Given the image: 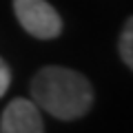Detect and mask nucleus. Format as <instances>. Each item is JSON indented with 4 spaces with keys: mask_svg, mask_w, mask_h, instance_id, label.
Returning <instances> with one entry per match:
<instances>
[{
    "mask_svg": "<svg viewBox=\"0 0 133 133\" xmlns=\"http://www.w3.org/2000/svg\"><path fill=\"white\" fill-rule=\"evenodd\" d=\"M36 104L58 120H78L93 104V89L78 71L64 66H44L31 82Z\"/></svg>",
    "mask_w": 133,
    "mask_h": 133,
    "instance_id": "obj_1",
    "label": "nucleus"
},
{
    "mask_svg": "<svg viewBox=\"0 0 133 133\" xmlns=\"http://www.w3.org/2000/svg\"><path fill=\"white\" fill-rule=\"evenodd\" d=\"M14 11L22 29L40 40L60 36L62 18L47 0H14Z\"/></svg>",
    "mask_w": 133,
    "mask_h": 133,
    "instance_id": "obj_2",
    "label": "nucleus"
},
{
    "mask_svg": "<svg viewBox=\"0 0 133 133\" xmlns=\"http://www.w3.org/2000/svg\"><path fill=\"white\" fill-rule=\"evenodd\" d=\"M0 133H44L40 107L24 98L11 100L9 107L2 111Z\"/></svg>",
    "mask_w": 133,
    "mask_h": 133,
    "instance_id": "obj_3",
    "label": "nucleus"
},
{
    "mask_svg": "<svg viewBox=\"0 0 133 133\" xmlns=\"http://www.w3.org/2000/svg\"><path fill=\"white\" fill-rule=\"evenodd\" d=\"M118 49H120V56H122L124 64L133 71V16L124 22L122 27V33H120V42H118Z\"/></svg>",
    "mask_w": 133,
    "mask_h": 133,
    "instance_id": "obj_4",
    "label": "nucleus"
},
{
    "mask_svg": "<svg viewBox=\"0 0 133 133\" xmlns=\"http://www.w3.org/2000/svg\"><path fill=\"white\" fill-rule=\"evenodd\" d=\"M9 84H11V71H9V66H7V62L0 58V98L7 93Z\"/></svg>",
    "mask_w": 133,
    "mask_h": 133,
    "instance_id": "obj_5",
    "label": "nucleus"
}]
</instances>
